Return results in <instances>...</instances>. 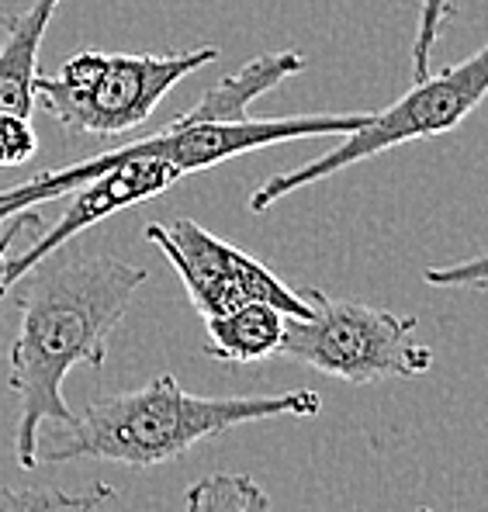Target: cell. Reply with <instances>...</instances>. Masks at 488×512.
<instances>
[{
    "instance_id": "6da1fadb",
    "label": "cell",
    "mask_w": 488,
    "mask_h": 512,
    "mask_svg": "<svg viewBox=\"0 0 488 512\" xmlns=\"http://www.w3.org/2000/svg\"><path fill=\"white\" fill-rule=\"evenodd\" d=\"M146 281V267H135L115 253H70L63 246L14 281L21 326L7 357V388L18 398V468H39V436L45 426L73 419L63 395L66 374L80 364L101 371L108 336Z\"/></svg>"
},
{
    "instance_id": "7a4b0ae2",
    "label": "cell",
    "mask_w": 488,
    "mask_h": 512,
    "mask_svg": "<svg viewBox=\"0 0 488 512\" xmlns=\"http://www.w3.org/2000/svg\"><path fill=\"white\" fill-rule=\"evenodd\" d=\"M319 409L322 398L309 388L208 398L184 391L174 374H160L135 391L97 398L80 416L73 412L70 423H59L49 440L39 436V464L108 461L146 471L177 461L198 443L236 426L281 416L312 419Z\"/></svg>"
},
{
    "instance_id": "3957f363",
    "label": "cell",
    "mask_w": 488,
    "mask_h": 512,
    "mask_svg": "<svg viewBox=\"0 0 488 512\" xmlns=\"http://www.w3.org/2000/svg\"><path fill=\"white\" fill-rule=\"evenodd\" d=\"M488 97V42L468 59L447 66L440 73H426L416 84L395 97L388 108L367 111V118L354 132L340 135L336 146H329L322 156L302 163L295 170L274 173L270 180L250 194V212L260 215L284 201L288 194L312 187L326 177L350 170L354 163L374 160V156L388 153V149L409 146L419 139H437V135L454 132L464 118H471Z\"/></svg>"
},
{
    "instance_id": "277c9868",
    "label": "cell",
    "mask_w": 488,
    "mask_h": 512,
    "mask_svg": "<svg viewBox=\"0 0 488 512\" xmlns=\"http://www.w3.org/2000/svg\"><path fill=\"white\" fill-rule=\"evenodd\" d=\"M219 49L198 45L184 52H77L59 73L35 77V101L70 135L122 139L146 125L180 80L215 63Z\"/></svg>"
},
{
    "instance_id": "5b68a950",
    "label": "cell",
    "mask_w": 488,
    "mask_h": 512,
    "mask_svg": "<svg viewBox=\"0 0 488 512\" xmlns=\"http://www.w3.org/2000/svg\"><path fill=\"white\" fill-rule=\"evenodd\" d=\"M312 312L305 319L284 315V357L347 384H374L388 378H419L433 367V350L416 340L419 319L388 308L336 301L322 291H305Z\"/></svg>"
},
{
    "instance_id": "8992f818",
    "label": "cell",
    "mask_w": 488,
    "mask_h": 512,
    "mask_svg": "<svg viewBox=\"0 0 488 512\" xmlns=\"http://www.w3.org/2000/svg\"><path fill=\"white\" fill-rule=\"evenodd\" d=\"M146 239L160 246V253L177 270L187 298L198 308L201 319L225 315L239 305H250V301H267L291 319H305L312 312V301L291 291L257 256L225 243L194 218L149 222Z\"/></svg>"
},
{
    "instance_id": "52a82bcc",
    "label": "cell",
    "mask_w": 488,
    "mask_h": 512,
    "mask_svg": "<svg viewBox=\"0 0 488 512\" xmlns=\"http://www.w3.org/2000/svg\"><path fill=\"white\" fill-rule=\"evenodd\" d=\"M77 167L84 173V184H77L66 194L70 198L66 212L52 225H45L39 236L28 243V250L11 253V260H7V288H14V281L28 267H35L49 253H56L59 246L77 239L80 232H87L101 218H111L125 212V208L142 205V201H153L156 194L170 191L177 180H184V173L174 163L163 160L160 153H149L142 146V139L104 149V153L90 156V160H80Z\"/></svg>"
},
{
    "instance_id": "ba28073f",
    "label": "cell",
    "mask_w": 488,
    "mask_h": 512,
    "mask_svg": "<svg viewBox=\"0 0 488 512\" xmlns=\"http://www.w3.org/2000/svg\"><path fill=\"white\" fill-rule=\"evenodd\" d=\"M367 111H322V115H291V118H194L180 115L163 132L146 135L142 146L160 153L184 173L212 170L236 156L257 153V149L281 146V142L302 139H340L364 122Z\"/></svg>"
},
{
    "instance_id": "9c48e42d",
    "label": "cell",
    "mask_w": 488,
    "mask_h": 512,
    "mask_svg": "<svg viewBox=\"0 0 488 512\" xmlns=\"http://www.w3.org/2000/svg\"><path fill=\"white\" fill-rule=\"evenodd\" d=\"M63 0H32L14 14L0 42V111L32 118L35 111V77H39V49L52 25V14Z\"/></svg>"
},
{
    "instance_id": "30bf717a",
    "label": "cell",
    "mask_w": 488,
    "mask_h": 512,
    "mask_svg": "<svg viewBox=\"0 0 488 512\" xmlns=\"http://www.w3.org/2000/svg\"><path fill=\"white\" fill-rule=\"evenodd\" d=\"M205 353L222 364H260L274 357L284 340V312L267 301H250L225 315L205 319Z\"/></svg>"
},
{
    "instance_id": "8fae6325",
    "label": "cell",
    "mask_w": 488,
    "mask_h": 512,
    "mask_svg": "<svg viewBox=\"0 0 488 512\" xmlns=\"http://www.w3.org/2000/svg\"><path fill=\"white\" fill-rule=\"evenodd\" d=\"M187 512H274V502L250 474H208L187 488Z\"/></svg>"
},
{
    "instance_id": "7c38bea8",
    "label": "cell",
    "mask_w": 488,
    "mask_h": 512,
    "mask_svg": "<svg viewBox=\"0 0 488 512\" xmlns=\"http://www.w3.org/2000/svg\"><path fill=\"white\" fill-rule=\"evenodd\" d=\"M108 481H90L84 488H11L0 485V512H101L115 499Z\"/></svg>"
},
{
    "instance_id": "4fadbf2b",
    "label": "cell",
    "mask_w": 488,
    "mask_h": 512,
    "mask_svg": "<svg viewBox=\"0 0 488 512\" xmlns=\"http://www.w3.org/2000/svg\"><path fill=\"white\" fill-rule=\"evenodd\" d=\"M450 18H454V0H419V21L409 49L412 80L426 77L433 70V52H437L440 35H444Z\"/></svg>"
},
{
    "instance_id": "5bb4252c",
    "label": "cell",
    "mask_w": 488,
    "mask_h": 512,
    "mask_svg": "<svg viewBox=\"0 0 488 512\" xmlns=\"http://www.w3.org/2000/svg\"><path fill=\"white\" fill-rule=\"evenodd\" d=\"M35 153H39V132L32 118L0 111V170L25 167Z\"/></svg>"
},
{
    "instance_id": "9a60e30c",
    "label": "cell",
    "mask_w": 488,
    "mask_h": 512,
    "mask_svg": "<svg viewBox=\"0 0 488 512\" xmlns=\"http://www.w3.org/2000/svg\"><path fill=\"white\" fill-rule=\"evenodd\" d=\"M423 281L430 288H468V291H488V250L468 256L457 263H440L426 267Z\"/></svg>"
},
{
    "instance_id": "2e32d148",
    "label": "cell",
    "mask_w": 488,
    "mask_h": 512,
    "mask_svg": "<svg viewBox=\"0 0 488 512\" xmlns=\"http://www.w3.org/2000/svg\"><path fill=\"white\" fill-rule=\"evenodd\" d=\"M42 229H45V222L35 208H25V212L11 215L4 222V229H0V301H4V295L11 291L7 288V260H11V253H14V243H18L25 232H35V236H39Z\"/></svg>"
},
{
    "instance_id": "e0dca14e",
    "label": "cell",
    "mask_w": 488,
    "mask_h": 512,
    "mask_svg": "<svg viewBox=\"0 0 488 512\" xmlns=\"http://www.w3.org/2000/svg\"><path fill=\"white\" fill-rule=\"evenodd\" d=\"M11 215H18V212H11V208H7V201L0 198V225H4V222H7V218H11Z\"/></svg>"
},
{
    "instance_id": "ac0fdd59",
    "label": "cell",
    "mask_w": 488,
    "mask_h": 512,
    "mask_svg": "<svg viewBox=\"0 0 488 512\" xmlns=\"http://www.w3.org/2000/svg\"><path fill=\"white\" fill-rule=\"evenodd\" d=\"M11 18H14V14H11V11H4V7H0V35H4V28H7V25H11Z\"/></svg>"
},
{
    "instance_id": "d6986e66",
    "label": "cell",
    "mask_w": 488,
    "mask_h": 512,
    "mask_svg": "<svg viewBox=\"0 0 488 512\" xmlns=\"http://www.w3.org/2000/svg\"><path fill=\"white\" fill-rule=\"evenodd\" d=\"M419 512H433V509H426V506H419Z\"/></svg>"
}]
</instances>
